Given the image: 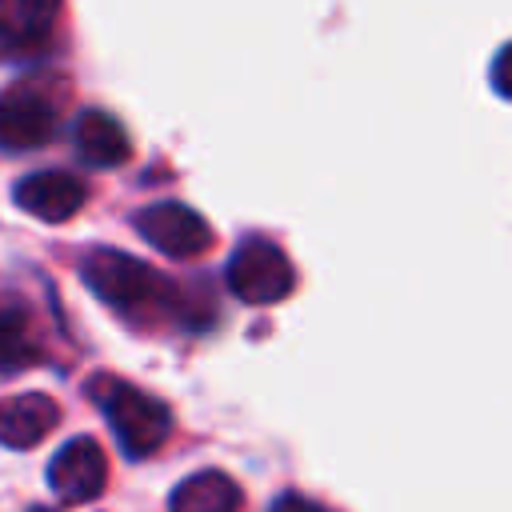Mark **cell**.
<instances>
[{
	"label": "cell",
	"instance_id": "cell-15",
	"mask_svg": "<svg viewBox=\"0 0 512 512\" xmlns=\"http://www.w3.org/2000/svg\"><path fill=\"white\" fill-rule=\"evenodd\" d=\"M28 512H48V508H28Z\"/></svg>",
	"mask_w": 512,
	"mask_h": 512
},
{
	"label": "cell",
	"instance_id": "cell-6",
	"mask_svg": "<svg viewBox=\"0 0 512 512\" xmlns=\"http://www.w3.org/2000/svg\"><path fill=\"white\" fill-rule=\"evenodd\" d=\"M48 484L52 492L64 500V504H88L104 492L108 484V460H104V448L92 440V436H76L68 440L52 464H48Z\"/></svg>",
	"mask_w": 512,
	"mask_h": 512
},
{
	"label": "cell",
	"instance_id": "cell-13",
	"mask_svg": "<svg viewBox=\"0 0 512 512\" xmlns=\"http://www.w3.org/2000/svg\"><path fill=\"white\" fill-rule=\"evenodd\" d=\"M492 88L512 100V44H504L500 56L492 60Z\"/></svg>",
	"mask_w": 512,
	"mask_h": 512
},
{
	"label": "cell",
	"instance_id": "cell-14",
	"mask_svg": "<svg viewBox=\"0 0 512 512\" xmlns=\"http://www.w3.org/2000/svg\"><path fill=\"white\" fill-rule=\"evenodd\" d=\"M268 512H324L316 500H308V496H296V492H284Z\"/></svg>",
	"mask_w": 512,
	"mask_h": 512
},
{
	"label": "cell",
	"instance_id": "cell-10",
	"mask_svg": "<svg viewBox=\"0 0 512 512\" xmlns=\"http://www.w3.org/2000/svg\"><path fill=\"white\" fill-rule=\"evenodd\" d=\"M60 0H0V48H40L56 24Z\"/></svg>",
	"mask_w": 512,
	"mask_h": 512
},
{
	"label": "cell",
	"instance_id": "cell-12",
	"mask_svg": "<svg viewBox=\"0 0 512 512\" xmlns=\"http://www.w3.org/2000/svg\"><path fill=\"white\" fill-rule=\"evenodd\" d=\"M40 360L36 340H32V320L20 304L0 300V372H16Z\"/></svg>",
	"mask_w": 512,
	"mask_h": 512
},
{
	"label": "cell",
	"instance_id": "cell-2",
	"mask_svg": "<svg viewBox=\"0 0 512 512\" xmlns=\"http://www.w3.org/2000/svg\"><path fill=\"white\" fill-rule=\"evenodd\" d=\"M92 396L104 408V416H108L124 456L140 460V456L156 452L168 440L172 412H168L164 400H156V396H148V392H140V388L124 384V380H108V376L92 380Z\"/></svg>",
	"mask_w": 512,
	"mask_h": 512
},
{
	"label": "cell",
	"instance_id": "cell-8",
	"mask_svg": "<svg viewBox=\"0 0 512 512\" xmlns=\"http://www.w3.org/2000/svg\"><path fill=\"white\" fill-rule=\"evenodd\" d=\"M60 420V404L44 392L4 396L0 400V444L4 448H36Z\"/></svg>",
	"mask_w": 512,
	"mask_h": 512
},
{
	"label": "cell",
	"instance_id": "cell-4",
	"mask_svg": "<svg viewBox=\"0 0 512 512\" xmlns=\"http://www.w3.org/2000/svg\"><path fill=\"white\" fill-rule=\"evenodd\" d=\"M56 132V104L28 84H16L0 92V148L4 152H28L48 144Z\"/></svg>",
	"mask_w": 512,
	"mask_h": 512
},
{
	"label": "cell",
	"instance_id": "cell-7",
	"mask_svg": "<svg viewBox=\"0 0 512 512\" xmlns=\"http://www.w3.org/2000/svg\"><path fill=\"white\" fill-rule=\"evenodd\" d=\"M12 196H16V204H20L28 216L48 220V224H60V220H68V216H76V212L84 208V196H88V192H84L80 176L52 168V172H32V176H24Z\"/></svg>",
	"mask_w": 512,
	"mask_h": 512
},
{
	"label": "cell",
	"instance_id": "cell-11",
	"mask_svg": "<svg viewBox=\"0 0 512 512\" xmlns=\"http://www.w3.org/2000/svg\"><path fill=\"white\" fill-rule=\"evenodd\" d=\"M240 508H244L240 484L220 468L192 472L172 492V512H240Z\"/></svg>",
	"mask_w": 512,
	"mask_h": 512
},
{
	"label": "cell",
	"instance_id": "cell-5",
	"mask_svg": "<svg viewBox=\"0 0 512 512\" xmlns=\"http://www.w3.org/2000/svg\"><path fill=\"white\" fill-rule=\"evenodd\" d=\"M136 228L140 236L168 252V256H200L212 248V228L200 212H192L188 204H176V200H160L152 208H144L136 216Z\"/></svg>",
	"mask_w": 512,
	"mask_h": 512
},
{
	"label": "cell",
	"instance_id": "cell-3",
	"mask_svg": "<svg viewBox=\"0 0 512 512\" xmlns=\"http://www.w3.org/2000/svg\"><path fill=\"white\" fill-rule=\"evenodd\" d=\"M224 276H228V288H232L244 304H276V300H284V296L292 292V284H296V272H292L288 256H284L272 240H260V236L244 240V244L232 252Z\"/></svg>",
	"mask_w": 512,
	"mask_h": 512
},
{
	"label": "cell",
	"instance_id": "cell-9",
	"mask_svg": "<svg viewBox=\"0 0 512 512\" xmlns=\"http://www.w3.org/2000/svg\"><path fill=\"white\" fill-rule=\"evenodd\" d=\"M76 152L92 168H116V164L128 160L132 144H128V132L116 116H108L100 108H88L76 120Z\"/></svg>",
	"mask_w": 512,
	"mask_h": 512
},
{
	"label": "cell",
	"instance_id": "cell-1",
	"mask_svg": "<svg viewBox=\"0 0 512 512\" xmlns=\"http://www.w3.org/2000/svg\"><path fill=\"white\" fill-rule=\"evenodd\" d=\"M80 276L104 304H112L128 320H152L172 304V280H164L156 268L132 260L128 252L92 248L80 264Z\"/></svg>",
	"mask_w": 512,
	"mask_h": 512
}]
</instances>
